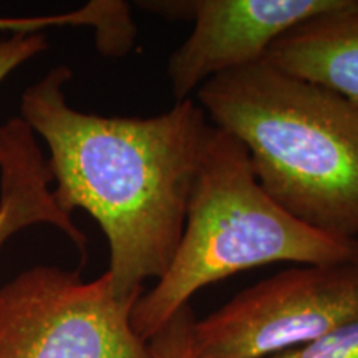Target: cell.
Segmentation results:
<instances>
[{
	"label": "cell",
	"instance_id": "obj_9",
	"mask_svg": "<svg viewBox=\"0 0 358 358\" xmlns=\"http://www.w3.org/2000/svg\"><path fill=\"white\" fill-rule=\"evenodd\" d=\"M52 27H92L96 47L108 57L124 55L136 37L128 3L118 0H93L78 10L55 15L0 17V30L13 35L43 34Z\"/></svg>",
	"mask_w": 358,
	"mask_h": 358
},
{
	"label": "cell",
	"instance_id": "obj_7",
	"mask_svg": "<svg viewBox=\"0 0 358 358\" xmlns=\"http://www.w3.org/2000/svg\"><path fill=\"white\" fill-rule=\"evenodd\" d=\"M50 186L47 158L32 128L20 116L0 124V250L22 229L47 224L87 257V236L57 204Z\"/></svg>",
	"mask_w": 358,
	"mask_h": 358
},
{
	"label": "cell",
	"instance_id": "obj_3",
	"mask_svg": "<svg viewBox=\"0 0 358 358\" xmlns=\"http://www.w3.org/2000/svg\"><path fill=\"white\" fill-rule=\"evenodd\" d=\"M358 259V241L313 229L282 209L250 166L245 148L211 127L186 206L185 227L163 277L134 303V332L148 342L201 289L275 262L330 266Z\"/></svg>",
	"mask_w": 358,
	"mask_h": 358
},
{
	"label": "cell",
	"instance_id": "obj_5",
	"mask_svg": "<svg viewBox=\"0 0 358 358\" xmlns=\"http://www.w3.org/2000/svg\"><path fill=\"white\" fill-rule=\"evenodd\" d=\"M358 319V259L280 272L192 327L196 358H272Z\"/></svg>",
	"mask_w": 358,
	"mask_h": 358
},
{
	"label": "cell",
	"instance_id": "obj_12",
	"mask_svg": "<svg viewBox=\"0 0 358 358\" xmlns=\"http://www.w3.org/2000/svg\"><path fill=\"white\" fill-rule=\"evenodd\" d=\"M48 48L45 34H22L0 40V83L12 71Z\"/></svg>",
	"mask_w": 358,
	"mask_h": 358
},
{
	"label": "cell",
	"instance_id": "obj_10",
	"mask_svg": "<svg viewBox=\"0 0 358 358\" xmlns=\"http://www.w3.org/2000/svg\"><path fill=\"white\" fill-rule=\"evenodd\" d=\"M194 313L191 306L181 308L148 340L151 358H196L192 347Z\"/></svg>",
	"mask_w": 358,
	"mask_h": 358
},
{
	"label": "cell",
	"instance_id": "obj_2",
	"mask_svg": "<svg viewBox=\"0 0 358 358\" xmlns=\"http://www.w3.org/2000/svg\"><path fill=\"white\" fill-rule=\"evenodd\" d=\"M198 100L248 151L262 189L290 216L358 236V108L308 80L256 64L208 80Z\"/></svg>",
	"mask_w": 358,
	"mask_h": 358
},
{
	"label": "cell",
	"instance_id": "obj_8",
	"mask_svg": "<svg viewBox=\"0 0 358 358\" xmlns=\"http://www.w3.org/2000/svg\"><path fill=\"white\" fill-rule=\"evenodd\" d=\"M262 62L332 90L358 108V0L290 29Z\"/></svg>",
	"mask_w": 358,
	"mask_h": 358
},
{
	"label": "cell",
	"instance_id": "obj_6",
	"mask_svg": "<svg viewBox=\"0 0 358 358\" xmlns=\"http://www.w3.org/2000/svg\"><path fill=\"white\" fill-rule=\"evenodd\" d=\"M350 0H171L141 2L146 10L178 20H192V32L168 62L173 96L189 93L217 75L261 64L271 45L320 13Z\"/></svg>",
	"mask_w": 358,
	"mask_h": 358
},
{
	"label": "cell",
	"instance_id": "obj_4",
	"mask_svg": "<svg viewBox=\"0 0 358 358\" xmlns=\"http://www.w3.org/2000/svg\"><path fill=\"white\" fill-rule=\"evenodd\" d=\"M138 299L115 294L108 274L35 266L0 285V358H151L134 332Z\"/></svg>",
	"mask_w": 358,
	"mask_h": 358
},
{
	"label": "cell",
	"instance_id": "obj_1",
	"mask_svg": "<svg viewBox=\"0 0 358 358\" xmlns=\"http://www.w3.org/2000/svg\"><path fill=\"white\" fill-rule=\"evenodd\" d=\"M69 66L58 65L22 95L20 118L48 148L53 198L88 213L108 241L115 294L140 299L163 277L185 227L186 206L209 124L191 98L150 118L103 116L66 101Z\"/></svg>",
	"mask_w": 358,
	"mask_h": 358
},
{
	"label": "cell",
	"instance_id": "obj_11",
	"mask_svg": "<svg viewBox=\"0 0 358 358\" xmlns=\"http://www.w3.org/2000/svg\"><path fill=\"white\" fill-rule=\"evenodd\" d=\"M272 358H358V319L340 325L308 345Z\"/></svg>",
	"mask_w": 358,
	"mask_h": 358
}]
</instances>
